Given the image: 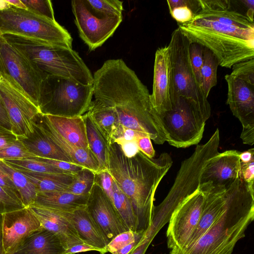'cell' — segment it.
I'll list each match as a JSON object with an SVG mask.
<instances>
[{
  "instance_id": "cell-1",
  "label": "cell",
  "mask_w": 254,
  "mask_h": 254,
  "mask_svg": "<svg viewBox=\"0 0 254 254\" xmlns=\"http://www.w3.org/2000/svg\"><path fill=\"white\" fill-rule=\"evenodd\" d=\"M93 87L95 99L114 109L120 127L145 134L157 144L167 141L147 87L122 59L105 61L94 73Z\"/></svg>"
},
{
  "instance_id": "cell-2",
  "label": "cell",
  "mask_w": 254,
  "mask_h": 254,
  "mask_svg": "<svg viewBox=\"0 0 254 254\" xmlns=\"http://www.w3.org/2000/svg\"><path fill=\"white\" fill-rule=\"evenodd\" d=\"M109 148L107 170L129 199L140 230L146 231L153 224L155 191L172 165V158L164 152L149 158L139 150L128 157L116 142L110 143Z\"/></svg>"
},
{
  "instance_id": "cell-3",
  "label": "cell",
  "mask_w": 254,
  "mask_h": 254,
  "mask_svg": "<svg viewBox=\"0 0 254 254\" xmlns=\"http://www.w3.org/2000/svg\"><path fill=\"white\" fill-rule=\"evenodd\" d=\"M224 212L196 244L182 254H232L254 218V185L241 178L226 187Z\"/></svg>"
},
{
  "instance_id": "cell-4",
  "label": "cell",
  "mask_w": 254,
  "mask_h": 254,
  "mask_svg": "<svg viewBox=\"0 0 254 254\" xmlns=\"http://www.w3.org/2000/svg\"><path fill=\"white\" fill-rule=\"evenodd\" d=\"M178 28L190 43L210 50L221 66L231 68L254 59V30L220 23L199 13L189 22L179 24Z\"/></svg>"
},
{
  "instance_id": "cell-5",
  "label": "cell",
  "mask_w": 254,
  "mask_h": 254,
  "mask_svg": "<svg viewBox=\"0 0 254 254\" xmlns=\"http://www.w3.org/2000/svg\"><path fill=\"white\" fill-rule=\"evenodd\" d=\"M0 36L27 58L42 80L56 75L82 85H93V75L72 49L12 34Z\"/></svg>"
},
{
  "instance_id": "cell-6",
  "label": "cell",
  "mask_w": 254,
  "mask_h": 254,
  "mask_svg": "<svg viewBox=\"0 0 254 254\" xmlns=\"http://www.w3.org/2000/svg\"><path fill=\"white\" fill-rule=\"evenodd\" d=\"M190 44L189 40L179 28L172 33L168 45L170 51V93L172 106L180 98H183L207 121L211 115L210 105L191 65Z\"/></svg>"
},
{
  "instance_id": "cell-7",
  "label": "cell",
  "mask_w": 254,
  "mask_h": 254,
  "mask_svg": "<svg viewBox=\"0 0 254 254\" xmlns=\"http://www.w3.org/2000/svg\"><path fill=\"white\" fill-rule=\"evenodd\" d=\"M93 96V85H84L68 78L49 75L41 84L39 109L45 115L80 117L87 112Z\"/></svg>"
},
{
  "instance_id": "cell-8",
  "label": "cell",
  "mask_w": 254,
  "mask_h": 254,
  "mask_svg": "<svg viewBox=\"0 0 254 254\" xmlns=\"http://www.w3.org/2000/svg\"><path fill=\"white\" fill-rule=\"evenodd\" d=\"M12 34L72 49L69 32L56 20L11 6L0 10V35Z\"/></svg>"
},
{
  "instance_id": "cell-9",
  "label": "cell",
  "mask_w": 254,
  "mask_h": 254,
  "mask_svg": "<svg viewBox=\"0 0 254 254\" xmlns=\"http://www.w3.org/2000/svg\"><path fill=\"white\" fill-rule=\"evenodd\" d=\"M160 117L170 145L187 148L202 139L206 121L186 99L180 98Z\"/></svg>"
},
{
  "instance_id": "cell-10",
  "label": "cell",
  "mask_w": 254,
  "mask_h": 254,
  "mask_svg": "<svg viewBox=\"0 0 254 254\" xmlns=\"http://www.w3.org/2000/svg\"><path fill=\"white\" fill-rule=\"evenodd\" d=\"M0 74L1 78L26 95L39 108L41 77L27 58L0 35Z\"/></svg>"
},
{
  "instance_id": "cell-11",
  "label": "cell",
  "mask_w": 254,
  "mask_h": 254,
  "mask_svg": "<svg viewBox=\"0 0 254 254\" xmlns=\"http://www.w3.org/2000/svg\"><path fill=\"white\" fill-rule=\"evenodd\" d=\"M203 203V195L198 188L173 210L166 233L171 250L180 249L190 238L200 220Z\"/></svg>"
},
{
  "instance_id": "cell-12",
  "label": "cell",
  "mask_w": 254,
  "mask_h": 254,
  "mask_svg": "<svg viewBox=\"0 0 254 254\" xmlns=\"http://www.w3.org/2000/svg\"><path fill=\"white\" fill-rule=\"evenodd\" d=\"M71 7L79 36L90 51L102 46L122 21V17H101L95 14L84 0H72Z\"/></svg>"
},
{
  "instance_id": "cell-13",
  "label": "cell",
  "mask_w": 254,
  "mask_h": 254,
  "mask_svg": "<svg viewBox=\"0 0 254 254\" xmlns=\"http://www.w3.org/2000/svg\"><path fill=\"white\" fill-rule=\"evenodd\" d=\"M0 97L5 106L17 137H25L33 131V122L41 113L39 108L26 95L0 79Z\"/></svg>"
},
{
  "instance_id": "cell-14",
  "label": "cell",
  "mask_w": 254,
  "mask_h": 254,
  "mask_svg": "<svg viewBox=\"0 0 254 254\" xmlns=\"http://www.w3.org/2000/svg\"><path fill=\"white\" fill-rule=\"evenodd\" d=\"M198 189L203 195L200 220L183 247L177 250H171L170 254H182L190 250L225 211L226 187L205 183L199 184Z\"/></svg>"
},
{
  "instance_id": "cell-15",
  "label": "cell",
  "mask_w": 254,
  "mask_h": 254,
  "mask_svg": "<svg viewBox=\"0 0 254 254\" xmlns=\"http://www.w3.org/2000/svg\"><path fill=\"white\" fill-rule=\"evenodd\" d=\"M1 215V240L5 254H13L28 236L43 228L37 217L28 207Z\"/></svg>"
},
{
  "instance_id": "cell-16",
  "label": "cell",
  "mask_w": 254,
  "mask_h": 254,
  "mask_svg": "<svg viewBox=\"0 0 254 254\" xmlns=\"http://www.w3.org/2000/svg\"><path fill=\"white\" fill-rule=\"evenodd\" d=\"M86 208L109 242L119 234L129 230L109 197L96 182Z\"/></svg>"
},
{
  "instance_id": "cell-17",
  "label": "cell",
  "mask_w": 254,
  "mask_h": 254,
  "mask_svg": "<svg viewBox=\"0 0 254 254\" xmlns=\"http://www.w3.org/2000/svg\"><path fill=\"white\" fill-rule=\"evenodd\" d=\"M227 83V104L243 128H254V85L234 76H225Z\"/></svg>"
},
{
  "instance_id": "cell-18",
  "label": "cell",
  "mask_w": 254,
  "mask_h": 254,
  "mask_svg": "<svg viewBox=\"0 0 254 254\" xmlns=\"http://www.w3.org/2000/svg\"><path fill=\"white\" fill-rule=\"evenodd\" d=\"M170 88V51L167 45L158 48L155 52L152 92L150 94L152 106L160 116L172 109Z\"/></svg>"
},
{
  "instance_id": "cell-19",
  "label": "cell",
  "mask_w": 254,
  "mask_h": 254,
  "mask_svg": "<svg viewBox=\"0 0 254 254\" xmlns=\"http://www.w3.org/2000/svg\"><path fill=\"white\" fill-rule=\"evenodd\" d=\"M241 152L229 150L218 153L211 159L201 174L200 184L226 187L240 178Z\"/></svg>"
},
{
  "instance_id": "cell-20",
  "label": "cell",
  "mask_w": 254,
  "mask_h": 254,
  "mask_svg": "<svg viewBox=\"0 0 254 254\" xmlns=\"http://www.w3.org/2000/svg\"><path fill=\"white\" fill-rule=\"evenodd\" d=\"M28 207L37 217L44 229L58 237L65 250L84 243L74 225L58 211L34 205Z\"/></svg>"
},
{
  "instance_id": "cell-21",
  "label": "cell",
  "mask_w": 254,
  "mask_h": 254,
  "mask_svg": "<svg viewBox=\"0 0 254 254\" xmlns=\"http://www.w3.org/2000/svg\"><path fill=\"white\" fill-rule=\"evenodd\" d=\"M34 121L46 136L69 157L73 163L95 173L99 172L98 162L89 149L78 148L69 143L55 130L45 115L39 113Z\"/></svg>"
},
{
  "instance_id": "cell-22",
  "label": "cell",
  "mask_w": 254,
  "mask_h": 254,
  "mask_svg": "<svg viewBox=\"0 0 254 254\" xmlns=\"http://www.w3.org/2000/svg\"><path fill=\"white\" fill-rule=\"evenodd\" d=\"M95 182L102 188L129 229L134 231H141L129 199L119 188L108 171L96 173Z\"/></svg>"
},
{
  "instance_id": "cell-23",
  "label": "cell",
  "mask_w": 254,
  "mask_h": 254,
  "mask_svg": "<svg viewBox=\"0 0 254 254\" xmlns=\"http://www.w3.org/2000/svg\"><path fill=\"white\" fill-rule=\"evenodd\" d=\"M58 212L74 225L85 243L99 249L100 254L107 253L106 248L109 241L86 207L70 212Z\"/></svg>"
},
{
  "instance_id": "cell-24",
  "label": "cell",
  "mask_w": 254,
  "mask_h": 254,
  "mask_svg": "<svg viewBox=\"0 0 254 254\" xmlns=\"http://www.w3.org/2000/svg\"><path fill=\"white\" fill-rule=\"evenodd\" d=\"M65 251L58 237L43 228L28 236L13 254H64Z\"/></svg>"
},
{
  "instance_id": "cell-25",
  "label": "cell",
  "mask_w": 254,
  "mask_h": 254,
  "mask_svg": "<svg viewBox=\"0 0 254 254\" xmlns=\"http://www.w3.org/2000/svg\"><path fill=\"white\" fill-rule=\"evenodd\" d=\"M45 116L55 130L69 143L78 148L89 149L83 115L73 118Z\"/></svg>"
},
{
  "instance_id": "cell-26",
  "label": "cell",
  "mask_w": 254,
  "mask_h": 254,
  "mask_svg": "<svg viewBox=\"0 0 254 254\" xmlns=\"http://www.w3.org/2000/svg\"><path fill=\"white\" fill-rule=\"evenodd\" d=\"M17 138L36 157L73 163L72 160L46 136L34 121L33 131L25 137H17Z\"/></svg>"
},
{
  "instance_id": "cell-27",
  "label": "cell",
  "mask_w": 254,
  "mask_h": 254,
  "mask_svg": "<svg viewBox=\"0 0 254 254\" xmlns=\"http://www.w3.org/2000/svg\"><path fill=\"white\" fill-rule=\"evenodd\" d=\"M89 195H77L66 191L39 193L32 205L58 211L70 212L85 208Z\"/></svg>"
},
{
  "instance_id": "cell-28",
  "label": "cell",
  "mask_w": 254,
  "mask_h": 254,
  "mask_svg": "<svg viewBox=\"0 0 254 254\" xmlns=\"http://www.w3.org/2000/svg\"><path fill=\"white\" fill-rule=\"evenodd\" d=\"M86 113L109 145L114 142L115 137L120 128L117 115L112 108L98 100H92Z\"/></svg>"
},
{
  "instance_id": "cell-29",
  "label": "cell",
  "mask_w": 254,
  "mask_h": 254,
  "mask_svg": "<svg viewBox=\"0 0 254 254\" xmlns=\"http://www.w3.org/2000/svg\"><path fill=\"white\" fill-rule=\"evenodd\" d=\"M34 186L37 194L50 191H65L71 184L74 174L33 173L20 171Z\"/></svg>"
},
{
  "instance_id": "cell-30",
  "label": "cell",
  "mask_w": 254,
  "mask_h": 254,
  "mask_svg": "<svg viewBox=\"0 0 254 254\" xmlns=\"http://www.w3.org/2000/svg\"><path fill=\"white\" fill-rule=\"evenodd\" d=\"M83 116L86 126L89 148L98 162L99 172L107 170L109 144L90 116L86 113Z\"/></svg>"
},
{
  "instance_id": "cell-31",
  "label": "cell",
  "mask_w": 254,
  "mask_h": 254,
  "mask_svg": "<svg viewBox=\"0 0 254 254\" xmlns=\"http://www.w3.org/2000/svg\"><path fill=\"white\" fill-rule=\"evenodd\" d=\"M0 171L5 174L17 188L25 207L32 205L37 195V192L30 180L21 172L11 167L1 159Z\"/></svg>"
},
{
  "instance_id": "cell-32",
  "label": "cell",
  "mask_w": 254,
  "mask_h": 254,
  "mask_svg": "<svg viewBox=\"0 0 254 254\" xmlns=\"http://www.w3.org/2000/svg\"><path fill=\"white\" fill-rule=\"evenodd\" d=\"M203 17L241 29L254 30V22L245 15L230 9L206 10L199 13Z\"/></svg>"
},
{
  "instance_id": "cell-33",
  "label": "cell",
  "mask_w": 254,
  "mask_h": 254,
  "mask_svg": "<svg viewBox=\"0 0 254 254\" xmlns=\"http://www.w3.org/2000/svg\"><path fill=\"white\" fill-rule=\"evenodd\" d=\"M218 65V62L213 54L208 49L203 47L200 86L207 97L211 89L217 84V70Z\"/></svg>"
},
{
  "instance_id": "cell-34",
  "label": "cell",
  "mask_w": 254,
  "mask_h": 254,
  "mask_svg": "<svg viewBox=\"0 0 254 254\" xmlns=\"http://www.w3.org/2000/svg\"><path fill=\"white\" fill-rule=\"evenodd\" d=\"M84 2L95 14L107 17H121L123 10V1L118 0H84Z\"/></svg>"
},
{
  "instance_id": "cell-35",
  "label": "cell",
  "mask_w": 254,
  "mask_h": 254,
  "mask_svg": "<svg viewBox=\"0 0 254 254\" xmlns=\"http://www.w3.org/2000/svg\"><path fill=\"white\" fill-rule=\"evenodd\" d=\"M96 173L83 168L74 174L71 184L66 190V192L74 194H89L95 183Z\"/></svg>"
},
{
  "instance_id": "cell-36",
  "label": "cell",
  "mask_w": 254,
  "mask_h": 254,
  "mask_svg": "<svg viewBox=\"0 0 254 254\" xmlns=\"http://www.w3.org/2000/svg\"><path fill=\"white\" fill-rule=\"evenodd\" d=\"M3 161L11 167L19 171L33 173H69L34 158Z\"/></svg>"
},
{
  "instance_id": "cell-37",
  "label": "cell",
  "mask_w": 254,
  "mask_h": 254,
  "mask_svg": "<svg viewBox=\"0 0 254 254\" xmlns=\"http://www.w3.org/2000/svg\"><path fill=\"white\" fill-rule=\"evenodd\" d=\"M147 231H134L128 230L122 232L114 237L108 243L106 248V252L111 254L118 252L129 244L142 237Z\"/></svg>"
},
{
  "instance_id": "cell-38",
  "label": "cell",
  "mask_w": 254,
  "mask_h": 254,
  "mask_svg": "<svg viewBox=\"0 0 254 254\" xmlns=\"http://www.w3.org/2000/svg\"><path fill=\"white\" fill-rule=\"evenodd\" d=\"M36 157L25 147L22 142L17 140L0 149V159L2 160H20Z\"/></svg>"
},
{
  "instance_id": "cell-39",
  "label": "cell",
  "mask_w": 254,
  "mask_h": 254,
  "mask_svg": "<svg viewBox=\"0 0 254 254\" xmlns=\"http://www.w3.org/2000/svg\"><path fill=\"white\" fill-rule=\"evenodd\" d=\"M27 9L52 20H56L50 0H21Z\"/></svg>"
},
{
  "instance_id": "cell-40",
  "label": "cell",
  "mask_w": 254,
  "mask_h": 254,
  "mask_svg": "<svg viewBox=\"0 0 254 254\" xmlns=\"http://www.w3.org/2000/svg\"><path fill=\"white\" fill-rule=\"evenodd\" d=\"M232 68L231 75L254 85V59L237 63Z\"/></svg>"
},
{
  "instance_id": "cell-41",
  "label": "cell",
  "mask_w": 254,
  "mask_h": 254,
  "mask_svg": "<svg viewBox=\"0 0 254 254\" xmlns=\"http://www.w3.org/2000/svg\"><path fill=\"white\" fill-rule=\"evenodd\" d=\"M189 53L191 65L197 81L200 86L201 69L203 64V47L196 43H190Z\"/></svg>"
},
{
  "instance_id": "cell-42",
  "label": "cell",
  "mask_w": 254,
  "mask_h": 254,
  "mask_svg": "<svg viewBox=\"0 0 254 254\" xmlns=\"http://www.w3.org/2000/svg\"><path fill=\"white\" fill-rule=\"evenodd\" d=\"M25 207L22 202L0 187V214L17 210Z\"/></svg>"
},
{
  "instance_id": "cell-43",
  "label": "cell",
  "mask_w": 254,
  "mask_h": 254,
  "mask_svg": "<svg viewBox=\"0 0 254 254\" xmlns=\"http://www.w3.org/2000/svg\"><path fill=\"white\" fill-rule=\"evenodd\" d=\"M33 158L37 160L50 164L64 172L71 174H75L76 172H78L79 171L81 170L83 168H85L83 167V166H81L76 164L67 162L61 160L44 158L38 157Z\"/></svg>"
},
{
  "instance_id": "cell-44",
  "label": "cell",
  "mask_w": 254,
  "mask_h": 254,
  "mask_svg": "<svg viewBox=\"0 0 254 254\" xmlns=\"http://www.w3.org/2000/svg\"><path fill=\"white\" fill-rule=\"evenodd\" d=\"M135 141L138 149L149 158H153L155 152L152 144L151 139L146 134L137 133Z\"/></svg>"
},
{
  "instance_id": "cell-45",
  "label": "cell",
  "mask_w": 254,
  "mask_h": 254,
  "mask_svg": "<svg viewBox=\"0 0 254 254\" xmlns=\"http://www.w3.org/2000/svg\"><path fill=\"white\" fill-rule=\"evenodd\" d=\"M170 13L178 24L189 22L194 15L192 10L186 5H181L175 7L170 11Z\"/></svg>"
},
{
  "instance_id": "cell-46",
  "label": "cell",
  "mask_w": 254,
  "mask_h": 254,
  "mask_svg": "<svg viewBox=\"0 0 254 254\" xmlns=\"http://www.w3.org/2000/svg\"><path fill=\"white\" fill-rule=\"evenodd\" d=\"M199 3L201 11L230 9L231 1L228 0H199Z\"/></svg>"
},
{
  "instance_id": "cell-47",
  "label": "cell",
  "mask_w": 254,
  "mask_h": 254,
  "mask_svg": "<svg viewBox=\"0 0 254 254\" xmlns=\"http://www.w3.org/2000/svg\"><path fill=\"white\" fill-rule=\"evenodd\" d=\"M167 2L169 11L181 5H186L189 7L194 15L201 11L198 0H167Z\"/></svg>"
},
{
  "instance_id": "cell-48",
  "label": "cell",
  "mask_w": 254,
  "mask_h": 254,
  "mask_svg": "<svg viewBox=\"0 0 254 254\" xmlns=\"http://www.w3.org/2000/svg\"><path fill=\"white\" fill-rule=\"evenodd\" d=\"M0 187L10 195L22 201L21 195L17 188L9 178L1 171H0Z\"/></svg>"
},
{
  "instance_id": "cell-49",
  "label": "cell",
  "mask_w": 254,
  "mask_h": 254,
  "mask_svg": "<svg viewBox=\"0 0 254 254\" xmlns=\"http://www.w3.org/2000/svg\"><path fill=\"white\" fill-rule=\"evenodd\" d=\"M240 178L250 185H254V160L248 163L241 162Z\"/></svg>"
},
{
  "instance_id": "cell-50",
  "label": "cell",
  "mask_w": 254,
  "mask_h": 254,
  "mask_svg": "<svg viewBox=\"0 0 254 254\" xmlns=\"http://www.w3.org/2000/svg\"><path fill=\"white\" fill-rule=\"evenodd\" d=\"M17 140L11 130L0 126V149Z\"/></svg>"
},
{
  "instance_id": "cell-51",
  "label": "cell",
  "mask_w": 254,
  "mask_h": 254,
  "mask_svg": "<svg viewBox=\"0 0 254 254\" xmlns=\"http://www.w3.org/2000/svg\"><path fill=\"white\" fill-rule=\"evenodd\" d=\"M0 126L11 130L12 125L5 106L0 97Z\"/></svg>"
},
{
  "instance_id": "cell-52",
  "label": "cell",
  "mask_w": 254,
  "mask_h": 254,
  "mask_svg": "<svg viewBox=\"0 0 254 254\" xmlns=\"http://www.w3.org/2000/svg\"><path fill=\"white\" fill-rule=\"evenodd\" d=\"M92 251L100 253V251L99 249L88 244L83 243L68 248L65 251L64 254H75L79 253Z\"/></svg>"
},
{
  "instance_id": "cell-53",
  "label": "cell",
  "mask_w": 254,
  "mask_h": 254,
  "mask_svg": "<svg viewBox=\"0 0 254 254\" xmlns=\"http://www.w3.org/2000/svg\"><path fill=\"white\" fill-rule=\"evenodd\" d=\"M117 143L120 144L124 153L128 157L134 155L139 151L135 140L120 141Z\"/></svg>"
},
{
  "instance_id": "cell-54",
  "label": "cell",
  "mask_w": 254,
  "mask_h": 254,
  "mask_svg": "<svg viewBox=\"0 0 254 254\" xmlns=\"http://www.w3.org/2000/svg\"><path fill=\"white\" fill-rule=\"evenodd\" d=\"M241 138L244 144L253 145L254 144V128H243Z\"/></svg>"
},
{
  "instance_id": "cell-55",
  "label": "cell",
  "mask_w": 254,
  "mask_h": 254,
  "mask_svg": "<svg viewBox=\"0 0 254 254\" xmlns=\"http://www.w3.org/2000/svg\"><path fill=\"white\" fill-rule=\"evenodd\" d=\"M244 7L247 9L246 16L252 21L254 22V0H239Z\"/></svg>"
},
{
  "instance_id": "cell-56",
  "label": "cell",
  "mask_w": 254,
  "mask_h": 254,
  "mask_svg": "<svg viewBox=\"0 0 254 254\" xmlns=\"http://www.w3.org/2000/svg\"><path fill=\"white\" fill-rule=\"evenodd\" d=\"M143 237L129 244V245L124 247L118 252L113 253V254H130L140 243Z\"/></svg>"
},
{
  "instance_id": "cell-57",
  "label": "cell",
  "mask_w": 254,
  "mask_h": 254,
  "mask_svg": "<svg viewBox=\"0 0 254 254\" xmlns=\"http://www.w3.org/2000/svg\"><path fill=\"white\" fill-rule=\"evenodd\" d=\"M240 159L243 163H248L254 160V149L251 148L246 151L241 152Z\"/></svg>"
},
{
  "instance_id": "cell-58",
  "label": "cell",
  "mask_w": 254,
  "mask_h": 254,
  "mask_svg": "<svg viewBox=\"0 0 254 254\" xmlns=\"http://www.w3.org/2000/svg\"><path fill=\"white\" fill-rule=\"evenodd\" d=\"M9 4L19 8L27 9L21 0H5Z\"/></svg>"
},
{
  "instance_id": "cell-59",
  "label": "cell",
  "mask_w": 254,
  "mask_h": 254,
  "mask_svg": "<svg viewBox=\"0 0 254 254\" xmlns=\"http://www.w3.org/2000/svg\"><path fill=\"white\" fill-rule=\"evenodd\" d=\"M11 6L5 0H0V10L5 9Z\"/></svg>"
},
{
  "instance_id": "cell-60",
  "label": "cell",
  "mask_w": 254,
  "mask_h": 254,
  "mask_svg": "<svg viewBox=\"0 0 254 254\" xmlns=\"http://www.w3.org/2000/svg\"><path fill=\"white\" fill-rule=\"evenodd\" d=\"M1 78V75L0 74V79Z\"/></svg>"
}]
</instances>
